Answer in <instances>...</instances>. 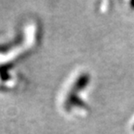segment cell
<instances>
[{
    "instance_id": "5b68a950",
    "label": "cell",
    "mask_w": 134,
    "mask_h": 134,
    "mask_svg": "<svg viewBox=\"0 0 134 134\" xmlns=\"http://www.w3.org/2000/svg\"><path fill=\"white\" fill-rule=\"evenodd\" d=\"M132 130H134V125H133V127H132Z\"/></svg>"
},
{
    "instance_id": "3957f363",
    "label": "cell",
    "mask_w": 134,
    "mask_h": 134,
    "mask_svg": "<svg viewBox=\"0 0 134 134\" xmlns=\"http://www.w3.org/2000/svg\"><path fill=\"white\" fill-rule=\"evenodd\" d=\"M10 69V67L8 66V64L1 65L0 66V77L2 80H8L10 78V75L8 73V70Z\"/></svg>"
},
{
    "instance_id": "7a4b0ae2",
    "label": "cell",
    "mask_w": 134,
    "mask_h": 134,
    "mask_svg": "<svg viewBox=\"0 0 134 134\" xmlns=\"http://www.w3.org/2000/svg\"><path fill=\"white\" fill-rule=\"evenodd\" d=\"M67 106L68 108H70V106H79V107H85L86 106V103H84L83 100L77 96L76 93H74V92H70L68 97H67L66 100Z\"/></svg>"
},
{
    "instance_id": "277c9868",
    "label": "cell",
    "mask_w": 134,
    "mask_h": 134,
    "mask_svg": "<svg viewBox=\"0 0 134 134\" xmlns=\"http://www.w3.org/2000/svg\"><path fill=\"white\" fill-rule=\"evenodd\" d=\"M130 7H131L132 8H134V0H132L131 2H130Z\"/></svg>"
},
{
    "instance_id": "6da1fadb",
    "label": "cell",
    "mask_w": 134,
    "mask_h": 134,
    "mask_svg": "<svg viewBox=\"0 0 134 134\" xmlns=\"http://www.w3.org/2000/svg\"><path fill=\"white\" fill-rule=\"evenodd\" d=\"M90 76L88 74H86V73L81 74V75L76 78L75 83H74L73 88H72V92L77 94V92L83 90L84 88L88 86V83H90Z\"/></svg>"
}]
</instances>
